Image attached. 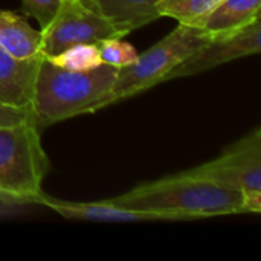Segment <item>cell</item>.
I'll use <instances>...</instances> for the list:
<instances>
[{
  "mask_svg": "<svg viewBox=\"0 0 261 261\" xmlns=\"http://www.w3.org/2000/svg\"><path fill=\"white\" fill-rule=\"evenodd\" d=\"M193 171L242 191L249 214L261 213V128L228 147L219 158Z\"/></svg>",
  "mask_w": 261,
  "mask_h": 261,
  "instance_id": "8992f818",
  "label": "cell"
},
{
  "mask_svg": "<svg viewBox=\"0 0 261 261\" xmlns=\"http://www.w3.org/2000/svg\"><path fill=\"white\" fill-rule=\"evenodd\" d=\"M46 60H49L52 64L58 67L67 70H76V72H87L102 64L98 46L92 43H81V44L70 46L55 55L46 57Z\"/></svg>",
  "mask_w": 261,
  "mask_h": 261,
  "instance_id": "5bb4252c",
  "label": "cell"
},
{
  "mask_svg": "<svg viewBox=\"0 0 261 261\" xmlns=\"http://www.w3.org/2000/svg\"><path fill=\"white\" fill-rule=\"evenodd\" d=\"M261 0H222L199 24L210 35L236 32L260 17Z\"/></svg>",
  "mask_w": 261,
  "mask_h": 261,
  "instance_id": "7c38bea8",
  "label": "cell"
},
{
  "mask_svg": "<svg viewBox=\"0 0 261 261\" xmlns=\"http://www.w3.org/2000/svg\"><path fill=\"white\" fill-rule=\"evenodd\" d=\"M41 58H18L0 47V107L31 110L35 76Z\"/></svg>",
  "mask_w": 261,
  "mask_h": 261,
  "instance_id": "ba28073f",
  "label": "cell"
},
{
  "mask_svg": "<svg viewBox=\"0 0 261 261\" xmlns=\"http://www.w3.org/2000/svg\"><path fill=\"white\" fill-rule=\"evenodd\" d=\"M222 0H162L161 17H170L184 24L199 26Z\"/></svg>",
  "mask_w": 261,
  "mask_h": 261,
  "instance_id": "4fadbf2b",
  "label": "cell"
},
{
  "mask_svg": "<svg viewBox=\"0 0 261 261\" xmlns=\"http://www.w3.org/2000/svg\"><path fill=\"white\" fill-rule=\"evenodd\" d=\"M118 75L113 66L101 64L87 72L67 70L52 64L44 57L40 61L31 113L38 128L69 119L76 115L92 113L112 89Z\"/></svg>",
  "mask_w": 261,
  "mask_h": 261,
  "instance_id": "3957f363",
  "label": "cell"
},
{
  "mask_svg": "<svg viewBox=\"0 0 261 261\" xmlns=\"http://www.w3.org/2000/svg\"><path fill=\"white\" fill-rule=\"evenodd\" d=\"M26 206H29V205H24V203H20V202H14V200L0 197V217L21 214V211H24Z\"/></svg>",
  "mask_w": 261,
  "mask_h": 261,
  "instance_id": "e0dca14e",
  "label": "cell"
},
{
  "mask_svg": "<svg viewBox=\"0 0 261 261\" xmlns=\"http://www.w3.org/2000/svg\"><path fill=\"white\" fill-rule=\"evenodd\" d=\"M110 202L159 214L167 222L248 213L240 190L193 170L138 185Z\"/></svg>",
  "mask_w": 261,
  "mask_h": 261,
  "instance_id": "6da1fadb",
  "label": "cell"
},
{
  "mask_svg": "<svg viewBox=\"0 0 261 261\" xmlns=\"http://www.w3.org/2000/svg\"><path fill=\"white\" fill-rule=\"evenodd\" d=\"M38 205H43L69 220H87V222H102V223H109V222H113V223L167 222V219L159 214L122 208V206L112 203L110 200H106V202H70V200L54 199V197L43 194Z\"/></svg>",
  "mask_w": 261,
  "mask_h": 261,
  "instance_id": "9c48e42d",
  "label": "cell"
},
{
  "mask_svg": "<svg viewBox=\"0 0 261 261\" xmlns=\"http://www.w3.org/2000/svg\"><path fill=\"white\" fill-rule=\"evenodd\" d=\"M49 167L31 110L0 107V197L38 205Z\"/></svg>",
  "mask_w": 261,
  "mask_h": 261,
  "instance_id": "7a4b0ae2",
  "label": "cell"
},
{
  "mask_svg": "<svg viewBox=\"0 0 261 261\" xmlns=\"http://www.w3.org/2000/svg\"><path fill=\"white\" fill-rule=\"evenodd\" d=\"M41 57L55 55L81 43L96 44L121 37L112 23L89 0H61L50 21L40 29Z\"/></svg>",
  "mask_w": 261,
  "mask_h": 261,
  "instance_id": "5b68a950",
  "label": "cell"
},
{
  "mask_svg": "<svg viewBox=\"0 0 261 261\" xmlns=\"http://www.w3.org/2000/svg\"><path fill=\"white\" fill-rule=\"evenodd\" d=\"M60 3L61 0H21L24 14L35 18L40 29L50 21Z\"/></svg>",
  "mask_w": 261,
  "mask_h": 261,
  "instance_id": "2e32d148",
  "label": "cell"
},
{
  "mask_svg": "<svg viewBox=\"0 0 261 261\" xmlns=\"http://www.w3.org/2000/svg\"><path fill=\"white\" fill-rule=\"evenodd\" d=\"M261 50V18L258 17L248 26L231 32L213 37L206 44L197 49L193 55L185 58L179 66H176L167 80L193 76L214 69L220 64L248 57L257 55Z\"/></svg>",
  "mask_w": 261,
  "mask_h": 261,
  "instance_id": "52a82bcc",
  "label": "cell"
},
{
  "mask_svg": "<svg viewBox=\"0 0 261 261\" xmlns=\"http://www.w3.org/2000/svg\"><path fill=\"white\" fill-rule=\"evenodd\" d=\"M96 46H98L102 64L113 66L116 69L127 67L133 64L138 58V50L130 43L124 41L122 37L106 38L96 43Z\"/></svg>",
  "mask_w": 261,
  "mask_h": 261,
  "instance_id": "9a60e30c",
  "label": "cell"
},
{
  "mask_svg": "<svg viewBox=\"0 0 261 261\" xmlns=\"http://www.w3.org/2000/svg\"><path fill=\"white\" fill-rule=\"evenodd\" d=\"M0 47L18 58L41 57V34L24 17L0 9Z\"/></svg>",
  "mask_w": 261,
  "mask_h": 261,
  "instance_id": "8fae6325",
  "label": "cell"
},
{
  "mask_svg": "<svg viewBox=\"0 0 261 261\" xmlns=\"http://www.w3.org/2000/svg\"><path fill=\"white\" fill-rule=\"evenodd\" d=\"M211 38L213 35L200 26L179 23L177 28H174L161 41L145 52L138 54L133 64L118 69L112 89L99 102L95 104L92 113L164 83L167 75L176 66L206 44Z\"/></svg>",
  "mask_w": 261,
  "mask_h": 261,
  "instance_id": "277c9868",
  "label": "cell"
},
{
  "mask_svg": "<svg viewBox=\"0 0 261 261\" xmlns=\"http://www.w3.org/2000/svg\"><path fill=\"white\" fill-rule=\"evenodd\" d=\"M119 32L121 37L158 18L162 0H89Z\"/></svg>",
  "mask_w": 261,
  "mask_h": 261,
  "instance_id": "30bf717a",
  "label": "cell"
}]
</instances>
